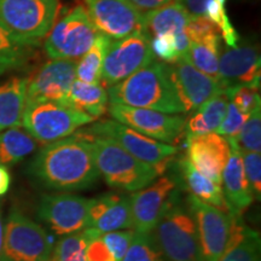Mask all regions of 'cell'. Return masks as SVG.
I'll use <instances>...</instances> for the list:
<instances>
[{"label": "cell", "mask_w": 261, "mask_h": 261, "mask_svg": "<svg viewBox=\"0 0 261 261\" xmlns=\"http://www.w3.org/2000/svg\"><path fill=\"white\" fill-rule=\"evenodd\" d=\"M40 44L17 37L0 23V64L8 69H21L31 64Z\"/></svg>", "instance_id": "cell-27"}, {"label": "cell", "mask_w": 261, "mask_h": 261, "mask_svg": "<svg viewBox=\"0 0 261 261\" xmlns=\"http://www.w3.org/2000/svg\"><path fill=\"white\" fill-rule=\"evenodd\" d=\"M109 39L102 33H98L92 46L84 55L76 65V79L87 84H100L102 81L103 61L109 47Z\"/></svg>", "instance_id": "cell-30"}, {"label": "cell", "mask_w": 261, "mask_h": 261, "mask_svg": "<svg viewBox=\"0 0 261 261\" xmlns=\"http://www.w3.org/2000/svg\"><path fill=\"white\" fill-rule=\"evenodd\" d=\"M135 8L142 14L152 11V10L160 9L162 6L169 4L173 0H128Z\"/></svg>", "instance_id": "cell-44"}, {"label": "cell", "mask_w": 261, "mask_h": 261, "mask_svg": "<svg viewBox=\"0 0 261 261\" xmlns=\"http://www.w3.org/2000/svg\"><path fill=\"white\" fill-rule=\"evenodd\" d=\"M178 167L181 180L188 191L190 192L189 195L195 196L198 200L213 205V207L225 212V213L232 214L220 184H217L198 172L187 158L179 160Z\"/></svg>", "instance_id": "cell-22"}, {"label": "cell", "mask_w": 261, "mask_h": 261, "mask_svg": "<svg viewBox=\"0 0 261 261\" xmlns=\"http://www.w3.org/2000/svg\"><path fill=\"white\" fill-rule=\"evenodd\" d=\"M190 17L191 16L181 5L172 2L162 8L145 12L143 16L144 18L143 33L149 39L161 34H172L175 37L185 32Z\"/></svg>", "instance_id": "cell-25"}, {"label": "cell", "mask_w": 261, "mask_h": 261, "mask_svg": "<svg viewBox=\"0 0 261 261\" xmlns=\"http://www.w3.org/2000/svg\"><path fill=\"white\" fill-rule=\"evenodd\" d=\"M187 142V158L198 172L221 185L223 171L230 156V143L218 133L190 137Z\"/></svg>", "instance_id": "cell-19"}, {"label": "cell", "mask_w": 261, "mask_h": 261, "mask_svg": "<svg viewBox=\"0 0 261 261\" xmlns=\"http://www.w3.org/2000/svg\"><path fill=\"white\" fill-rule=\"evenodd\" d=\"M154 61L150 39L143 32L112 40L103 61L100 83L107 87L113 86Z\"/></svg>", "instance_id": "cell-11"}, {"label": "cell", "mask_w": 261, "mask_h": 261, "mask_svg": "<svg viewBox=\"0 0 261 261\" xmlns=\"http://www.w3.org/2000/svg\"><path fill=\"white\" fill-rule=\"evenodd\" d=\"M228 102V94L220 92L201 104L197 109L194 110L192 115L185 120V138L215 132L226 114Z\"/></svg>", "instance_id": "cell-23"}, {"label": "cell", "mask_w": 261, "mask_h": 261, "mask_svg": "<svg viewBox=\"0 0 261 261\" xmlns=\"http://www.w3.org/2000/svg\"><path fill=\"white\" fill-rule=\"evenodd\" d=\"M55 237L17 208H11L4 224L0 261H47Z\"/></svg>", "instance_id": "cell-7"}, {"label": "cell", "mask_w": 261, "mask_h": 261, "mask_svg": "<svg viewBox=\"0 0 261 261\" xmlns=\"http://www.w3.org/2000/svg\"><path fill=\"white\" fill-rule=\"evenodd\" d=\"M220 54L221 37L220 33L217 32L201 41H190L189 50L181 60L189 62L202 73L217 79Z\"/></svg>", "instance_id": "cell-28"}, {"label": "cell", "mask_w": 261, "mask_h": 261, "mask_svg": "<svg viewBox=\"0 0 261 261\" xmlns=\"http://www.w3.org/2000/svg\"><path fill=\"white\" fill-rule=\"evenodd\" d=\"M247 114H243L242 112L237 109V107L231 102H228L226 114H225L223 121H221L220 126L218 127V129L215 130V133L223 136L224 138L231 139V138H237L238 133L241 132L244 122L248 119Z\"/></svg>", "instance_id": "cell-38"}, {"label": "cell", "mask_w": 261, "mask_h": 261, "mask_svg": "<svg viewBox=\"0 0 261 261\" xmlns=\"http://www.w3.org/2000/svg\"><path fill=\"white\" fill-rule=\"evenodd\" d=\"M87 136L90 137L99 174L110 188L135 192L148 187L162 174L161 169L140 161L113 139Z\"/></svg>", "instance_id": "cell-3"}, {"label": "cell", "mask_w": 261, "mask_h": 261, "mask_svg": "<svg viewBox=\"0 0 261 261\" xmlns=\"http://www.w3.org/2000/svg\"><path fill=\"white\" fill-rule=\"evenodd\" d=\"M154 56H158L163 61V63L173 64L180 60V55L177 50L174 37L172 34H161L150 39Z\"/></svg>", "instance_id": "cell-39"}, {"label": "cell", "mask_w": 261, "mask_h": 261, "mask_svg": "<svg viewBox=\"0 0 261 261\" xmlns=\"http://www.w3.org/2000/svg\"><path fill=\"white\" fill-rule=\"evenodd\" d=\"M91 198L60 192L42 195L38 204V218L57 236H67L87 227Z\"/></svg>", "instance_id": "cell-13"}, {"label": "cell", "mask_w": 261, "mask_h": 261, "mask_svg": "<svg viewBox=\"0 0 261 261\" xmlns=\"http://www.w3.org/2000/svg\"><path fill=\"white\" fill-rule=\"evenodd\" d=\"M259 90L260 89L252 86H236L233 89L228 90L226 93L228 94L231 102L237 107L240 112L249 115L257 108H261Z\"/></svg>", "instance_id": "cell-36"}, {"label": "cell", "mask_w": 261, "mask_h": 261, "mask_svg": "<svg viewBox=\"0 0 261 261\" xmlns=\"http://www.w3.org/2000/svg\"><path fill=\"white\" fill-rule=\"evenodd\" d=\"M227 140L230 143V156L223 171L221 188L232 214L241 217L253 203L254 197L244 174L242 154L236 138Z\"/></svg>", "instance_id": "cell-21"}, {"label": "cell", "mask_w": 261, "mask_h": 261, "mask_svg": "<svg viewBox=\"0 0 261 261\" xmlns=\"http://www.w3.org/2000/svg\"><path fill=\"white\" fill-rule=\"evenodd\" d=\"M236 142L242 151H261V108L249 114L242 129L238 133Z\"/></svg>", "instance_id": "cell-35"}, {"label": "cell", "mask_w": 261, "mask_h": 261, "mask_svg": "<svg viewBox=\"0 0 261 261\" xmlns=\"http://www.w3.org/2000/svg\"><path fill=\"white\" fill-rule=\"evenodd\" d=\"M28 77H11L0 85V132L22 125Z\"/></svg>", "instance_id": "cell-24"}, {"label": "cell", "mask_w": 261, "mask_h": 261, "mask_svg": "<svg viewBox=\"0 0 261 261\" xmlns=\"http://www.w3.org/2000/svg\"><path fill=\"white\" fill-rule=\"evenodd\" d=\"M187 10L190 16H204L205 9L211 0H173Z\"/></svg>", "instance_id": "cell-43"}, {"label": "cell", "mask_w": 261, "mask_h": 261, "mask_svg": "<svg viewBox=\"0 0 261 261\" xmlns=\"http://www.w3.org/2000/svg\"><path fill=\"white\" fill-rule=\"evenodd\" d=\"M99 233L86 227L83 231L61 237L55 243L54 249L47 261H86V249Z\"/></svg>", "instance_id": "cell-31"}, {"label": "cell", "mask_w": 261, "mask_h": 261, "mask_svg": "<svg viewBox=\"0 0 261 261\" xmlns=\"http://www.w3.org/2000/svg\"><path fill=\"white\" fill-rule=\"evenodd\" d=\"M6 70H8V68L4 67V65H2V64H0V75H2V74H4Z\"/></svg>", "instance_id": "cell-47"}, {"label": "cell", "mask_w": 261, "mask_h": 261, "mask_svg": "<svg viewBox=\"0 0 261 261\" xmlns=\"http://www.w3.org/2000/svg\"><path fill=\"white\" fill-rule=\"evenodd\" d=\"M178 192L177 179L160 175L148 187L129 195L133 231L151 233Z\"/></svg>", "instance_id": "cell-14"}, {"label": "cell", "mask_w": 261, "mask_h": 261, "mask_svg": "<svg viewBox=\"0 0 261 261\" xmlns=\"http://www.w3.org/2000/svg\"><path fill=\"white\" fill-rule=\"evenodd\" d=\"M219 261H261L259 232L244 224L242 232Z\"/></svg>", "instance_id": "cell-32"}, {"label": "cell", "mask_w": 261, "mask_h": 261, "mask_svg": "<svg viewBox=\"0 0 261 261\" xmlns=\"http://www.w3.org/2000/svg\"><path fill=\"white\" fill-rule=\"evenodd\" d=\"M244 174L252 190L254 201L261 200V155L260 152L242 151Z\"/></svg>", "instance_id": "cell-37"}, {"label": "cell", "mask_w": 261, "mask_h": 261, "mask_svg": "<svg viewBox=\"0 0 261 261\" xmlns=\"http://www.w3.org/2000/svg\"><path fill=\"white\" fill-rule=\"evenodd\" d=\"M85 9L98 33L112 40L143 32L144 14L128 0H84Z\"/></svg>", "instance_id": "cell-15"}, {"label": "cell", "mask_w": 261, "mask_h": 261, "mask_svg": "<svg viewBox=\"0 0 261 261\" xmlns=\"http://www.w3.org/2000/svg\"><path fill=\"white\" fill-rule=\"evenodd\" d=\"M261 57L256 45L246 42L220 54L217 80L224 92L236 86L260 89Z\"/></svg>", "instance_id": "cell-17"}, {"label": "cell", "mask_w": 261, "mask_h": 261, "mask_svg": "<svg viewBox=\"0 0 261 261\" xmlns=\"http://www.w3.org/2000/svg\"><path fill=\"white\" fill-rule=\"evenodd\" d=\"M76 60H50L28 77L27 103L68 104V94L76 79Z\"/></svg>", "instance_id": "cell-16"}, {"label": "cell", "mask_w": 261, "mask_h": 261, "mask_svg": "<svg viewBox=\"0 0 261 261\" xmlns=\"http://www.w3.org/2000/svg\"><path fill=\"white\" fill-rule=\"evenodd\" d=\"M185 32L190 41H201L208 35L219 31L205 16H191L188 21Z\"/></svg>", "instance_id": "cell-41"}, {"label": "cell", "mask_w": 261, "mask_h": 261, "mask_svg": "<svg viewBox=\"0 0 261 261\" xmlns=\"http://www.w3.org/2000/svg\"><path fill=\"white\" fill-rule=\"evenodd\" d=\"M87 227L99 234L119 230H133L129 195L108 192L91 198Z\"/></svg>", "instance_id": "cell-20"}, {"label": "cell", "mask_w": 261, "mask_h": 261, "mask_svg": "<svg viewBox=\"0 0 261 261\" xmlns=\"http://www.w3.org/2000/svg\"><path fill=\"white\" fill-rule=\"evenodd\" d=\"M68 104L97 121L109 107L107 89L100 84H87L75 79L68 94Z\"/></svg>", "instance_id": "cell-26"}, {"label": "cell", "mask_w": 261, "mask_h": 261, "mask_svg": "<svg viewBox=\"0 0 261 261\" xmlns=\"http://www.w3.org/2000/svg\"><path fill=\"white\" fill-rule=\"evenodd\" d=\"M187 202L197 231L200 261H219L237 240L244 223L241 217L225 213L189 195Z\"/></svg>", "instance_id": "cell-5"}, {"label": "cell", "mask_w": 261, "mask_h": 261, "mask_svg": "<svg viewBox=\"0 0 261 261\" xmlns=\"http://www.w3.org/2000/svg\"><path fill=\"white\" fill-rule=\"evenodd\" d=\"M83 132L90 136L107 137L113 139L130 155L148 165L158 167L162 173L168 168L169 163L178 152V148L175 145L166 144L149 138L116 120L98 121Z\"/></svg>", "instance_id": "cell-10"}, {"label": "cell", "mask_w": 261, "mask_h": 261, "mask_svg": "<svg viewBox=\"0 0 261 261\" xmlns=\"http://www.w3.org/2000/svg\"><path fill=\"white\" fill-rule=\"evenodd\" d=\"M3 241H4V221H3L2 204H0V256H2L3 250Z\"/></svg>", "instance_id": "cell-46"}, {"label": "cell", "mask_w": 261, "mask_h": 261, "mask_svg": "<svg viewBox=\"0 0 261 261\" xmlns=\"http://www.w3.org/2000/svg\"><path fill=\"white\" fill-rule=\"evenodd\" d=\"M38 142L21 127L0 132V165L14 166L37 149Z\"/></svg>", "instance_id": "cell-29"}, {"label": "cell", "mask_w": 261, "mask_h": 261, "mask_svg": "<svg viewBox=\"0 0 261 261\" xmlns=\"http://www.w3.org/2000/svg\"><path fill=\"white\" fill-rule=\"evenodd\" d=\"M11 187V174L6 166L0 165V197L4 196Z\"/></svg>", "instance_id": "cell-45"}, {"label": "cell", "mask_w": 261, "mask_h": 261, "mask_svg": "<svg viewBox=\"0 0 261 261\" xmlns=\"http://www.w3.org/2000/svg\"><path fill=\"white\" fill-rule=\"evenodd\" d=\"M135 237L133 230H119L100 234V238L117 261H121Z\"/></svg>", "instance_id": "cell-40"}, {"label": "cell", "mask_w": 261, "mask_h": 261, "mask_svg": "<svg viewBox=\"0 0 261 261\" xmlns=\"http://www.w3.org/2000/svg\"><path fill=\"white\" fill-rule=\"evenodd\" d=\"M61 11V0H0V23L24 40L41 42Z\"/></svg>", "instance_id": "cell-9"}, {"label": "cell", "mask_w": 261, "mask_h": 261, "mask_svg": "<svg viewBox=\"0 0 261 261\" xmlns=\"http://www.w3.org/2000/svg\"><path fill=\"white\" fill-rule=\"evenodd\" d=\"M86 261H117L100 236L94 238L86 249Z\"/></svg>", "instance_id": "cell-42"}, {"label": "cell", "mask_w": 261, "mask_h": 261, "mask_svg": "<svg viewBox=\"0 0 261 261\" xmlns=\"http://www.w3.org/2000/svg\"><path fill=\"white\" fill-rule=\"evenodd\" d=\"M121 261H166V259L156 247L151 233L135 232V237Z\"/></svg>", "instance_id": "cell-34"}, {"label": "cell", "mask_w": 261, "mask_h": 261, "mask_svg": "<svg viewBox=\"0 0 261 261\" xmlns=\"http://www.w3.org/2000/svg\"><path fill=\"white\" fill-rule=\"evenodd\" d=\"M151 236L166 261H200L195 220L180 192L160 218Z\"/></svg>", "instance_id": "cell-4"}, {"label": "cell", "mask_w": 261, "mask_h": 261, "mask_svg": "<svg viewBox=\"0 0 261 261\" xmlns=\"http://www.w3.org/2000/svg\"><path fill=\"white\" fill-rule=\"evenodd\" d=\"M168 74L184 112H194L215 94L224 92L219 81L202 73L185 60L168 64Z\"/></svg>", "instance_id": "cell-18"}, {"label": "cell", "mask_w": 261, "mask_h": 261, "mask_svg": "<svg viewBox=\"0 0 261 261\" xmlns=\"http://www.w3.org/2000/svg\"><path fill=\"white\" fill-rule=\"evenodd\" d=\"M108 113L113 120L130 127L166 144L175 145L184 136V127L187 117L179 114H166L151 109L133 108L119 104H109Z\"/></svg>", "instance_id": "cell-12"}, {"label": "cell", "mask_w": 261, "mask_h": 261, "mask_svg": "<svg viewBox=\"0 0 261 261\" xmlns=\"http://www.w3.org/2000/svg\"><path fill=\"white\" fill-rule=\"evenodd\" d=\"M227 0H211L205 9L204 16L213 23L220 33V37L228 47L237 46L240 34L231 23L226 12Z\"/></svg>", "instance_id": "cell-33"}, {"label": "cell", "mask_w": 261, "mask_h": 261, "mask_svg": "<svg viewBox=\"0 0 261 261\" xmlns=\"http://www.w3.org/2000/svg\"><path fill=\"white\" fill-rule=\"evenodd\" d=\"M98 34L84 5H76L58 16L44 42L51 60H79L92 46Z\"/></svg>", "instance_id": "cell-8"}, {"label": "cell", "mask_w": 261, "mask_h": 261, "mask_svg": "<svg viewBox=\"0 0 261 261\" xmlns=\"http://www.w3.org/2000/svg\"><path fill=\"white\" fill-rule=\"evenodd\" d=\"M109 104L151 109L166 114H182V108L168 74V64L151 63L127 79L108 87Z\"/></svg>", "instance_id": "cell-2"}, {"label": "cell", "mask_w": 261, "mask_h": 261, "mask_svg": "<svg viewBox=\"0 0 261 261\" xmlns=\"http://www.w3.org/2000/svg\"><path fill=\"white\" fill-rule=\"evenodd\" d=\"M91 122L96 120L69 104L57 102L27 103L22 117L24 129L44 145L67 138Z\"/></svg>", "instance_id": "cell-6"}, {"label": "cell", "mask_w": 261, "mask_h": 261, "mask_svg": "<svg viewBox=\"0 0 261 261\" xmlns=\"http://www.w3.org/2000/svg\"><path fill=\"white\" fill-rule=\"evenodd\" d=\"M28 173L41 187L61 192L86 190L100 177L90 137L84 132L42 146Z\"/></svg>", "instance_id": "cell-1"}]
</instances>
